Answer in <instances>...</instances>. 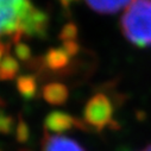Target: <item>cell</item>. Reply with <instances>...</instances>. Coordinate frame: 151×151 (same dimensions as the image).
I'll return each mask as SVG.
<instances>
[{"instance_id":"6da1fadb","label":"cell","mask_w":151,"mask_h":151,"mask_svg":"<svg viewBox=\"0 0 151 151\" xmlns=\"http://www.w3.org/2000/svg\"><path fill=\"white\" fill-rule=\"evenodd\" d=\"M48 27L49 16L32 0H0V41L44 38Z\"/></svg>"},{"instance_id":"7a4b0ae2","label":"cell","mask_w":151,"mask_h":151,"mask_svg":"<svg viewBox=\"0 0 151 151\" xmlns=\"http://www.w3.org/2000/svg\"><path fill=\"white\" fill-rule=\"evenodd\" d=\"M127 42L139 49L151 47V0H131L120 18Z\"/></svg>"},{"instance_id":"3957f363","label":"cell","mask_w":151,"mask_h":151,"mask_svg":"<svg viewBox=\"0 0 151 151\" xmlns=\"http://www.w3.org/2000/svg\"><path fill=\"white\" fill-rule=\"evenodd\" d=\"M116 107L113 101L105 93L94 94L85 105L82 122L87 131L101 132L107 127H116Z\"/></svg>"},{"instance_id":"277c9868","label":"cell","mask_w":151,"mask_h":151,"mask_svg":"<svg viewBox=\"0 0 151 151\" xmlns=\"http://www.w3.org/2000/svg\"><path fill=\"white\" fill-rule=\"evenodd\" d=\"M75 57L64 45L60 48H51L38 63H35L38 70L49 71V73H65L67 68L71 63V58Z\"/></svg>"},{"instance_id":"5b68a950","label":"cell","mask_w":151,"mask_h":151,"mask_svg":"<svg viewBox=\"0 0 151 151\" xmlns=\"http://www.w3.org/2000/svg\"><path fill=\"white\" fill-rule=\"evenodd\" d=\"M44 126H45L47 132H55V133L58 132V134L64 131L71 130L73 127L87 131V127L83 124L82 119L74 118L73 116L68 114L65 112H61V111H54L49 113L45 118Z\"/></svg>"},{"instance_id":"8992f818","label":"cell","mask_w":151,"mask_h":151,"mask_svg":"<svg viewBox=\"0 0 151 151\" xmlns=\"http://www.w3.org/2000/svg\"><path fill=\"white\" fill-rule=\"evenodd\" d=\"M42 151H86L78 142L62 134L51 132L44 133L42 142Z\"/></svg>"},{"instance_id":"52a82bcc","label":"cell","mask_w":151,"mask_h":151,"mask_svg":"<svg viewBox=\"0 0 151 151\" xmlns=\"http://www.w3.org/2000/svg\"><path fill=\"white\" fill-rule=\"evenodd\" d=\"M42 95L44 100L50 105H63L68 100V88L61 82L47 83L42 89Z\"/></svg>"},{"instance_id":"ba28073f","label":"cell","mask_w":151,"mask_h":151,"mask_svg":"<svg viewBox=\"0 0 151 151\" xmlns=\"http://www.w3.org/2000/svg\"><path fill=\"white\" fill-rule=\"evenodd\" d=\"M87 5L100 14H113L119 12L131 3V0H86Z\"/></svg>"},{"instance_id":"9c48e42d","label":"cell","mask_w":151,"mask_h":151,"mask_svg":"<svg viewBox=\"0 0 151 151\" xmlns=\"http://www.w3.org/2000/svg\"><path fill=\"white\" fill-rule=\"evenodd\" d=\"M20 70L19 60L11 54H6L0 63V81H11Z\"/></svg>"},{"instance_id":"30bf717a","label":"cell","mask_w":151,"mask_h":151,"mask_svg":"<svg viewBox=\"0 0 151 151\" xmlns=\"http://www.w3.org/2000/svg\"><path fill=\"white\" fill-rule=\"evenodd\" d=\"M17 88L20 95L25 99H32L37 93V80L33 75H22L17 80Z\"/></svg>"},{"instance_id":"8fae6325","label":"cell","mask_w":151,"mask_h":151,"mask_svg":"<svg viewBox=\"0 0 151 151\" xmlns=\"http://www.w3.org/2000/svg\"><path fill=\"white\" fill-rule=\"evenodd\" d=\"M14 54L17 56V58L22 62H30L31 60V50L30 48L23 43V42H18L16 43V48H14Z\"/></svg>"},{"instance_id":"7c38bea8","label":"cell","mask_w":151,"mask_h":151,"mask_svg":"<svg viewBox=\"0 0 151 151\" xmlns=\"http://www.w3.org/2000/svg\"><path fill=\"white\" fill-rule=\"evenodd\" d=\"M13 129V119L0 112V133H10Z\"/></svg>"},{"instance_id":"4fadbf2b","label":"cell","mask_w":151,"mask_h":151,"mask_svg":"<svg viewBox=\"0 0 151 151\" xmlns=\"http://www.w3.org/2000/svg\"><path fill=\"white\" fill-rule=\"evenodd\" d=\"M16 134H17V140L22 143L26 142V139L29 138V127L24 120H19L16 130Z\"/></svg>"},{"instance_id":"5bb4252c","label":"cell","mask_w":151,"mask_h":151,"mask_svg":"<svg viewBox=\"0 0 151 151\" xmlns=\"http://www.w3.org/2000/svg\"><path fill=\"white\" fill-rule=\"evenodd\" d=\"M6 54H9V45L6 43H4L3 41H0V63H1V61Z\"/></svg>"},{"instance_id":"9a60e30c","label":"cell","mask_w":151,"mask_h":151,"mask_svg":"<svg viewBox=\"0 0 151 151\" xmlns=\"http://www.w3.org/2000/svg\"><path fill=\"white\" fill-rule=\"evenodd\" d=\"M78 0H58V3L61 4V6L64 9V10H69L70 7H71V5L74 4V3H76Z\"/></svg>"},{"instance_id":"2e32d148","label":"cell","mask_w":151,"mask_h":151,"mask_svg":"<svg viewBox=\"0 0 151 151\" xmlns=\"http://www.w3.org/2000/svg\"><path fill=\"white\" fill-rule=\"evenodd\" d=\"M139 151H151V144H149V145H146V146H144L142 150H139Z\"/></svg>"},{"instance_id":"e0dca14e","label":"cell","mask_w":151,"mask_h":151,"mask_svg":"<svg viewBox=\"0 0 151 151\" xmlns=\"http://www.w3.org/2000/svg\"><path fill=\"white\" fill-rule=\"evenodd\" d=\"M20 151H30V150H26V149H23V150H20Z\"/></svg>"},{"instance_id":"ac0fdd59","label":"cell","mask_w":151,"mask_h":151,"mask_svg":"<svg viewBox=\"0 0 151 151\" xmlns=\"http://www.w3.org/2000/svg\"><path fill=\"white\" fill-rule=\"evenodd\" d=\"M0 151H1V149H0Z\"/></svg>"}]
</instances>
